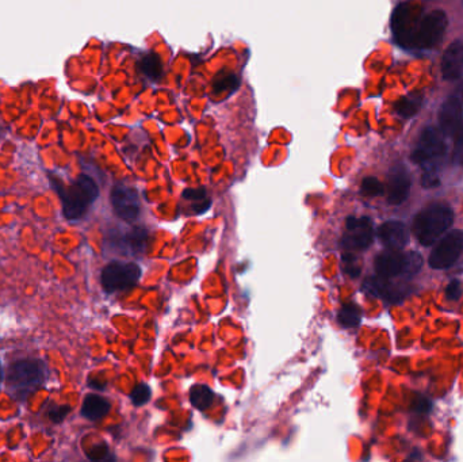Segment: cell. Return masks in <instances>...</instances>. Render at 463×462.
<instances>
[{"label": "cell", "instance_id": "1", "mask_svg": "<svg viewBox=\"0 0 463 462\" xmlns=\"http://www.w3.org/2000/svg\"><path fill=\"white\" fill-rule=\"evenodd\" d=\"M52 186L63 202V215L65 219H81L99 195L95 180L88 175H80L70 187H64L57 179H52Z\"/></svg>", "mask_w": 463, "mask_h": 462}, {"label": "cell", "instance_id": "2", "mask_svg": "<svg viewBox=\"0 0 463 462\" xmlns=\"http://www.w3.org/2000/svg\"><path fill=\"white\" fill-rule=\"evenodd\" d=\"M454 221L453 209L446 203H431L417 213L414 217L412 231L417 242L428 247L451 226Z\"/></svg>", "mask_w": 463, "mask_h": 462}, {"label": "cell", "instance_id": "3", "mask_svg": "<svg viewBox=\"0 0 463 462\" xmlns=\"http://www.w3.org/2000/svg\"><path fill=\"white\" fill-rule=\"evenodd\" d=\"M47 376V367L42 361L33 358L21 360L10 367L7 385L15 399L24 400L45 384Z\"/></svg>", "mask_w": 463, "mask_h": 462}, {"label": "cell", "instance_id": "4", "mask_svg": "<svg viewBox=\"0 0 463 462\" xmlns=\"http://www.w3.org/2000/svg\"><path fill=\"white\" fill-rule=\"evenodd\" d=\"M377 275L384 278H404L405 281L414 277L423 268V258L417 252H402L400 249H390L377 255L375 262Z\"/></svg>", "mask_w": 463, "mask_h": 462}, {"label": "cell", "instance_id": "5", "mask_svg": "<svg viewBox=\"0 0 463 462\" xmlns=\"http://www.w3.org/2000/svg\"><path fill=\"white\" fill-rule=\"evenodd\" d=\"M447 146L443 133L437 128H425L412 152V162L424 169V172H438L439 163L444 157Z\"/></svg>", "mask_w": 463, "mask_h": 462}, {"label": "cell", "instance_id": "6", "mask_svg": "<svg viewBox=\"0 0 463 462\" xmlns=\"http://www.w3.org/2000/svg\"><path fill=\"white\" fill-rule=\"evenodd\" d=\"M423 18V7L414 1H405L397 6L391 17V31L398 45L412 47L420 21Z\"/></svg>", "mask_w": 463, "mask_h": 462}, {"label": "cell", "instance_id": "7", "mask_svg": "<svg viewBox=\"0 0 463 462\" xmlns=\"http://www.w3.org/2000/svg\"><path fill=\"white\" fill-rule=\"evenodd\" d=\"M141 277V268L136 263L111 262L102 271V286L107 293L133 288Z\"/></svg>", "mask_w": 463, "mask_h": 462}, {"label": "cell", "instance_id": "8", "mask_svg": "<svg viewBox=\"0 0 463 462\" xmlns=\"http://www.w3.org/2000/svg\"><path fill=\"white\" fill-rule=\"evenodd\" d=\"M463 231L455 229L447 233L432 249L428 263L435 270L451 268L462 255Z\"/></svg>", "mask_w": 463, "mask_h": 462}, {"label": "cell", "instance_id": "9", "mask_svg": "<svg viewBox=\"0 0 463 462\" xmlns=\"http://www.w3.org/2000/svg\"><path fill=\"white\" fill-rule=\"evenodd\" d=\"M447 27V15L444 11L437 10L423 17L418 29L414 34V45L416 48L431 49L438 45Z\"/></svg>", "mask_w": 463, "mask_h": 462}, {"label": "cell", "instance_id": "10", "mask_svg": "<svg viewBox=\"0 0 463 462\" xmlns=\"http://www.w3.org/2000/svg\"><path fill=\"white\" fill-rule=\"evenodd\" d=\"M345 233L341 238V247L347 251H362L368 248L374 239L372 221L368 217H348Z\"/></svg>", "mask_w": 463, "mask_h": 462}, {"label": "cell", "instance_id": "11", "mask_svg": "<svg viewBox=\"0 0 463 462\" xmlns=\"http://www.w3.org/2000/svg\"><path fill=\"white\" fill-rule=\"evenodd\" d=\"M111 205L116 212V215L127 222H132L139 217L140 215V199L139 194L134 189L123 186V185H117L111 190Z\"/></svg>", "mask_w": 463, "mask_h": 462}, {"label": "cell", "instance_id": "12", "mask_svg": "<svg viewBox=\"0 0 463 462\" xmlns=\"http://www.w3.org/2000/svg\"><path fill=\"white\" fill-rule=\"evenodd\" d=\"M363 291L367 294L378 298L388 300L390 302H397L404 300L408 293L409 288L402 282H394L390 278L384 277H370L367 278L363 284Z\"/></svg>", "mask_w": 463, "mask_h": 462}, {"label": "cell", "instance_id": "13", "mask_svg": "<svg viewBox=\"0 0 463 462\" xmlns=\"http://www.w3.org/2000/svg\"><path fill=\"white\" fill-rule=\"evenodd\" d=\"M412 179L408 170L402 164H397L389 171L386 198L391 205H401L409 195Z\"/></svg>", "mask_w": 463, "mask_h": 462}, {"label": "cell", "instance_id": "14", "mask_svg": "<svg viewBox=\"0 0 463 462\" xmlns=\"http://www.w3.org/2000/svg\"><path fill=\"white\" fill-rule=\"evenodd\" d=\"M463 120L462 103L458 98H448L439 110V125L444 134H455Z\"/></svg>", "mask_w": 463, "mask_h": 462}, {"label": "cell", "instance_id": "15", "mask_svg": "<svg viewBox=\"0 0 463 462\" xmlns=\"http://www.w3.org/2000/svg\"><path fill=\"white\" fill-rule=\"evenodd\" d=\"M441 75L446 80H457L463 75V43H453L441 57Z\"/></svg>", "mask_w": 463, "mask_h": 462}, {"label": "cell", "instance_id": "16", "mask_svg": "<svg viewBox=\"0 0 463 462\" xmlns=\"http://www.w3.org/2000/svg\"><path fill=\"white\" fill-rule=\"evenodd\" d=\"M378 238L390 249H401L408 243L409 235L407 226L402 222L386 221L379 226Z\"/></svg>", "mask_w": 463, "mask_h": 462}, {"label": "cell", "instance_id": "17", "mask_svg": "<svg viewBox=\"0 0 463 462\" xmlns=\"http://www.w3.org/2000/svg\"><path fill=\"white\" fill-rule=\"evenodd\" d=\"M110 408V401L104 397L97 394H88L83 401L81 415L90 420H99L109 414Z\"/></svg>", "mask_w": 463, "mask_h": 462}, {"label": "cell", "instance_id": "18", "mask_svg": "<svg viewBox=\"0 0 463 462\" xmlns=\"http://www.w3.org/2000/svg\"><path fill=\"white\" fill-rule=\"evenodd\" d=\"M214 399V393L206 385H194L190 390V401L196 410L205 411L207 410Z\"/></svg>", "mask_w": 463, "mask_h": 462}, {"label": "cell", "instance_id": "19", "mask_svg": "<svg viewBox=\"0 0 463 462\" xmlns=\"http://www.w3.org/2000/svg\"><path fill=\"white\" fill-rule=\"evenodd\" d=\"M338 318L344 328H354L361 324L362 311L356 304L348 302L341 307Z\"/></svg>", "mask_w": 463, "mask_h": 462}, {"label": "cell", "instance_id": "20", "mask_svg": "<svg viewBox=\"0 0 463 462\" xmlns=\"http://www.w3.org/2000/svg\"><path fill=\"white\" fill-rule=\"evenodd\" d=\"M141 68H143V71H144L146 76L150 77V79H157V77L162 76V72H163L162 60L155 53H149V54H146L143 57Z\"/></svg>", "mask_w": 463, "mask_h": 462}, {"label": "cell", "instance_id": "21", "mask_svg": "<svg viewBox=\"0 0 463 462\" xmlns=\"http://www.w3.org/2000/svg\"><path fill=\"white\" fill-rule=\"evenodd\" d=\"M146 231L143 228H134L133 231H130L126 236L125 240L127 243V247L134 251V252H140L144 249L146 242Z\"/></svg>", "mask_w": 463, "mask_h": 462}, {"label": "cell", "instance_id": "22", "mask_svg": "<svg viewBox=\"0 0 463 462\" xmlns=\"http://www.w3.org/2000/svg\"><path fill=\"white\" fill-rule=\"evenodd\" d=\"M418 106H420V99L418 98H402L398 103H397V113L404 117V118H409L414 116L418 110Z\"/></svg>", "mask_w": 463, "mask_h": 462}, {"label": "cell", "instance_id": "23", "mask_svg": "<svg viewBox=\"0 0 463 462\" xmlns=\"http://www.w3.org/2000/svg\"><path fill=\"white\" fill-rule=\"evenodd\" d=\"M361 193L366 197H378L385 193V186L374 176H367L362 182Z\"/></svg>", "mask_w": 463, "mask_h": 462}, {"label": "cell", "instance_id": "24", "mask_svg": "<svg viewBox=\"0 0 463 462\" xmlns=\"http://www.w3.org/2000/svg\"><path fill=\"white\" fill-rule=\"evenodd\" d=\"M343 268L352 278H356L361 275V271H362L361 263H359L358 258L352 254V251L343 254Z\"/></svg>", "mask_w": 463, "mask_h": 462}, {"label": "cell", "instance_id": "25", "mask_svg": "<svg viewBox=\"0 0 463 462\" xmlns=\"http://www.w3.org/2000/svg\"><path fill=\"white\" fill-rule=\"evenodd\" d=\"M239 86V79L233 73H222L214 82V91H229Z\"/></svg>", "mask_w": 463, "mask_h": 462}, {"label": "cell", "instance_id": "26", "mask_svg": "<svg viewBox=\"0 0 463 462\" xmlns=\"http://www.w3.org/2000/svg\"><path fill=\"white\" fill-rule=\"evenodd\" d=\"M150 394H152L150 388L146 384H140V385H137L134 390H132L130 399H132V403L136 407H141V406H144L146 403L149 401Z\"/></svg>", "mask_w": 463, "mask_h": 462}, {"label": "cell", "instance_id": "27", "mask_svg": "<svg viewBox=\"0 0 463 462\" xmlns=\"http://www.w3.org/2000/svg\"><path fill=\"white\" fill-rule=\"evenodd\" d=\"M109 446L106 443H99L87 453V456L93 461H103L109 457Z\"/></svg>", "mask_w": 463, "mask_h": 462}, {"label": "cell", "instance_id": "28", "mask_svg": "<svg viewBox=\"0 0 463 462\" xmlns=\"http://www.w3.org/2000/svg\"><path fill=\"white\" fill-rule=\"evenodd\" d=\"M71 413V407L70 406H60V407H54L49 411V419L53 423H61L67 415Z\"/></svg>", "mask_w": 463, "mask_h": 462}, {"label": "cell", "instance_id": "29", "mask_svg": "<svg viewBox=\"0 0 463 462\" xmlns=\"http://www.w3.org/2000/svg\"><path fill=\"white\" fill-rule=\"evenodd\" d=\"M462 295V285L458 279H454L448 284V286L446 288V297L448 300H460V297Z\"/></svg>", "mask_w": 463, "mask_h": 462}, {"label": "cell", "instance_id": "30", "mask_svg": "<svg viewBox=\"0 0 463 462\" xmlns=\"http://www.w3.org/2000/svg\"><path fill=\"white\" fill-rule=\"evenodd\" d=\"M421 183L425 189H431V187H437L440 185V179H439L438 172H424L423 178H421Z\"/></svg>", "mask_w": 463, "mask_h": 462}, {"label": "cell", "instance_id": "31", "mask_svg": "<svg viewBox=\"0 0 463 462\" xmlns=\"http://www.w3.org/2000/svg\"><path fill=\"white\" fill-rule=\"evenodd\" d=\"M454 157L457 162H461L463 157V128L461 126L455 133V153Z\"/></svg>", "mask_w": 463, "mask_h": 462}, {"label": "cell", "instance_id": "32", "mask_svg": "<svg viewBox=\"0 0 463 462\" xmlns=\"http://www.w3.org/2000/svg\"><path fill=\"white\" fill-rule=\"evenodd\" d=\"M183 197L198 202V201H202L206 198V192H205V189H187V190H185Z\"/></svg>", "mask_w": 463, "mask_h": 462}, {"label": "cell", "instance_id": "33", "mask_svg": "<svg viewBox=\"0 0 463 462\" xmlns=\"http://www.w3.org/2000/svg\"><path fill=\"white\" fill-rule=\"evenodd\" d=\"M431 408H432V404H431V401H428V400H427V399H424V397L418 399V400H417V403H416V404L414 406V411H417V413H420V414L430 413V411H431Z\"/></svg>", "mask_w": 463, "mask_h": 462}, {"label": "cell", "instance_id": "34", "mask_svg": "<svg viewBox=\"0 0 463 462\" xmlns=\"http://www.w3.org/2000/svg\"><path fill=\"white\" fill-rule=\"evenodd\" d=\"M1 376H3V371H1V365H0V383H1Z\"/></svg>", "mask_w": 463, "mask_h": 462}]
</instances>
